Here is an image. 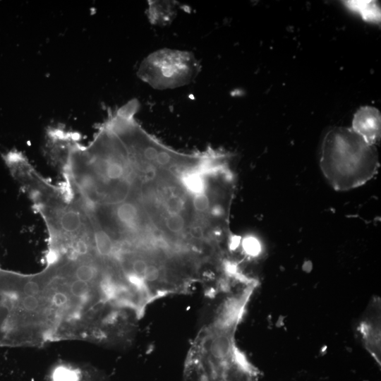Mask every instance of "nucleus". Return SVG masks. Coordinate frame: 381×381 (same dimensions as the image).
I'll return each mask as SVG.
<instances>
[{"label": "nucleus", "instance_id": "6", "mask_svg": "<svg viewBox=\"0 0 381 381\" xmlns=\"http://www.w3.org/2000/svg\"><path fill=\"white\" fill-rule=\"evenodd\" d=\"M147 15L152 24L165 25L171 22L176 15L173 2L150 1Z\"/></svg>", "mask_w": 381, "mask_h": 381}, {"label": "nucleus", "instance_id": "1", "mask_svg": "<svg viewBox=\"0 0 381 381\" xmlns=\"http://www.w3.org/2000/svg\"><path fill=\"white\" fill-rule=\"evenodd\" d=\"M251 295H224L212 320L198 332L187 353L186 381H258V371L236 343V331Z\"/></svg>", "mask_w": 381, "mask_h": 381}, {"label": "nucleus", "instance_id": "7", "mask_svg": "<svg viewBox=\"0 0 381 381\" xmlns=\"http://www.w3.org/2000/svg\"><path fill=\"white\" fill-rule=\"evenodd\" d=\"M348 8L360 14L365 20L379 21L380 10L378 5L372 1H345Z\"/></svg>", "mask_w": 381, "mask_h": 381}, {"label": "nucleus", "instance_id": "4", "mask_svg": "<svg viewBox=\"0 0 381 381\" xmlns=\"http://www.w3.org/2000/svg\"><path fill=\"white\" fill-rule=\"evenodd\" d=\"M46 138L47 155L61 170L67 162L72 148L79 142V136L62 127L54 126L47 129Z\"/></svg>", "mask_w": 381, "mask_h": 381}, {"label": "nucleus", "instance_id": "5", "mask_svg": "<svg viewBox=\"0 0 381 381\" xmlns=\"http://www.w3.org/2000/svg\"><path fill=\"white\" fill-rule=\"evenodd\" d=\"M370 145H375L380 138L381 116L373 107L364 106L355 113L351 128Z\"/></svg>", "mask_w": 381, "mask_h": 381}, {"label": "nucleus", "instance_id": "2", "mask_svg": "<svg viewBox=\"0 0 381 381\" xmlns=\"http://www.w3.org/2000/svg\"><path fill=\"white\" fill-rule=\"evenodd\" d=\"M320 166L324 176L337 190L358 188L377 174L378 153L351 128L334 127L325 135Z\"/></svg>", "mask_w": 381, "mask_h": 381}, {"label": "nucleus", "instance_id": "3", "mask_svg": "<svg viewBox=\"0 0 381 381\" xmlns=\"http://www.w3.org/2000/svg\"><path fill=\"white\" fill-rule=\"evenodd\" d=\"M200 71V64L190 52L161 49L140 63L138 76L157 90L174 89L190 83Z\"/></svg>", "mask_w": 381, "mask_h": 381}]
</instances>
